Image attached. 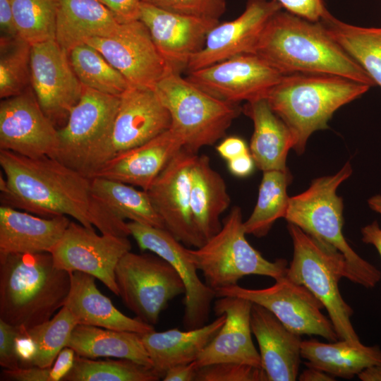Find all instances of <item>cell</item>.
Masks as SVG:
<instances>
[{
    "mask_svg": "<svg viewBox=\"0 0 381 381\" xmlns=\"http://www.w3.org/2000/svg\"><path fill=\"white\" fill-rule=\"evenodd\" d=\"M1 40L20 37L15 23L11 0H0Z\"/></svg>",
    "mask_w": 381,
    "mask_h": 381,
    "instance_id": "7dc6e473",
    "label": "cell"
},
{
    "mask_svg": "<svg viewBox=\"0 0 381 381\" xmlns=\"http://www.w3.org/2000/svg\"><path fill=\"white\" fill-rule=\"evenodd\" d=\"M287 228L293 243V258L286 276L304 286L322 303L339 339L361 342L351 322L353 310L339 288L340 279L346 276L344 257L297 226L288 223Z\"/></svg>",
    "mask_w": 381,
    "mask_h": 381,
    "instance_id": "52a82bcc",
    "label": "cell"
},
{
    "mask_svg": "<svg viewBox=\"0 0 381 381\" xmlns=\"http://www.w3.org/2000/svg\"><path fill=\"white\" fill-rule=\"evenodd\" d=\"M66 346L86 358H125L152 368L140 334L136 332L76 325Z\"/></svg>",
    "mask_w": 381,
    "mask_h": 381,
    "instance_id": "d6a6232c",
    "label": "cell"
},
{
    "mask_svg": "<svg viewBox=\"0 0 381 381\" xmlns=\"http://www.w3.org/2000/svg\"><path fill=\"white\" fill-rule=\"evenodd\" d=\"M195 381H267L262 368L222 362L199 368Z\"/></svg>",
    "mask_w": 381,
    "mask_h": 381,
    "instance_id": "b9f144b4",
    "label": "cell"
},
{
    "mask_svg": "<svg viewBox=\"0 0 381 381\" xmlns=\"http://www.w3.org/2000/svg\"><path fill=\"white\" fill-rule=\"evenodd\" d=\"M68 57L76 76L85 87L121 96L131 85L99 52L87 43L73 48Z\"/></svg>",
    "mask_w": 381,
    "mask_h": 381,
    "instance_id": "8d00e7d4",
    "label": "cell"
},
{
    "mask_svg": "<svg viewBox=\"0 0 381 381\" xmlns=\"http://www.w3.org/2000/svg\"><path fill=\"white\" fill-rule=\"evenodd\" d=\"M0 97L24 92L30 85L31 44L18 37L1 40Z\"/></svg>",
    "mask_w": 381,
    "mask_h": 381,
    "instance_id": "ab89813d",
    "label": "cell"
},
{
    "mask_svg": "<svg viewBox=\"0 0 381 381\" xmlns=\"http://www.w3.org/2000/svg\"><path fill=\"white\" fill-rule=\"evenodd\" d=\"M283 75L262 57L249 53L188 71L186 78L210 95L237 104L265 98Z\"/></svg>",
    "mask_w": 381,
    "mask_h": 381,
    "instance_id": "2e32d148",
    "label": "cell"
},
{
    "mask_svg": "<svg viewBox=\"0 0 381 381\" xmlns=\"http://www.w3.org/2000/svg\"><path fill=\"white\" fill-rule=\"evenodd\" d=\"M131 235L143 251L152 252L167 261L180 276L184 286L183 325L186 329L205 325L216 293L198 274L188 248L165 229L127 223Z\"/></svg>",
    "mask_w": 381,
    "mask_h": 381,
    "instance_id": "5bb4252c",
    "label": "cell"
},
{
    "mask_svg": "<svg viewBox=\"0 0 381 381\" xmlns=\"http://www.w3.org/2000/svg\"><path fill=\"white\" fill-rule=\"evenodd\" d=\"M174 13L219 19L224 13L226 0H141Z\"/></svg>",
    "mask_w": 381,
    "mask_h": 381,
    "instance_id": "7bdbcfd3",
    "label": "cell"
},
{
    "mask_svg": "<svg viewBox=\"0 0 381 381\" xmlns=\"http://www.w3.org/2000/svg\"><path fill=\"white\" fill-rule=\"evenodd\" d=\"M362 241L373 246L381 257V227L377 221L361 229Z\"/></svg>",
    "mask_w": 381,
    "mask_h": 381,
    "instance_id": "816d5d0a",
    "label": "cell"
},
{
    "mask_svg": "<svg viewBox=\"0 0 381 381\" xmlns=\"http://www.w3.org/2000/svg\"><path fill=\"white\" fill-rule=\"evenodd\" d=\"M75 352L70 347L63 349L51 367L18 368L4 369L1 380L13 381H63L74 363Z\"/></svg>",
    "mask_w": 381,
    "mask_h": 381,
    "instance_id": "60d3db41",
    "label": "cell"
},
{
    "mask_svg": "<svg viewBox=\"0 0 381 381\" xmlns=\"http://www.w3.org/2000/svg\"><path fill=\"white\" fill-rule=\"evenodd\" d=\"M351 174V164L347 162L335 174L314 179L307 190L289 198L284 219L339 252L346 262L345 278L372 289L380 281L381 272L351 248L342 231L344 202L337 190Z\"/></svg>",
    "mask_w": 381,
    "mask_h": 381,
    "instance_id": "5b68a950",
    "label": "cell"
},
{
    "mask_svg": "<svg viewBox=\"0 0 381 381\" xmlns=\"http://www.w3.org/2000/svg\"><path fill=\"white\" fill-rule=\"evenodd\" d=\"M253 123L250 152L256 167L262 171L287 170L286 159L293 149L291 133L273 111L266 98L248 102L242 109Z\"/></svg>",
    "mask_w": 381,
    "mask_h": 381,
    "instance_id": "83f0119b",
    "label": "cell"
},
{
    "mask_svg": "<svg viewBox=\"0 0 381 381\" xmlns=\"http://www.w3.org/2000/svg\"><path fill=\"white\" fill-rule=\"evenodd\" d=\"M19 327L0 319V365L4 369L20 368L16 351V338Z\"/></svg>",
    "mask_w": 381,
    "mask_h": 381,
    "instance_id": "ee69618b",
    "label": "cell"
},
{
    "mask_svg": "<svg viewBox=\"0 0 381 381\" xmlns=\"http://www.w3.org/2000/svg\"><path fill=\"white\" fill-rule=\"evenodd\" d=\"M370 87L339 75L292 73L284 75L265 98L289 128L293 149L301 154L315 131L328 128V122L337 110Z\"/></svg>",
    "mask_w": 381,
    "mask_h": 381,
    "instance_id": "277c9868",
    "label": "cell"
},
{
    "mask_svg": "<svg viewBox=\"0 0 381 381\" xmlns=\"http://www.w3.org/2000/svg\"><path fill=\"white\" fill-rule=\"evenodd\" d=\"M30 75V85L42 109L55 126H64L82 95L83 85L68 54L56 40L31 45Z\"/></svg>",
    "mask_w": 381,
    "mask_h": 381,
    "instance_id": "9a60e30c",
    "label": "cell"
},
{
    "mask_svg": "<svg viewBox=\"0 0 381 381\" xmlns=\"http://www.w3.org/2000/svg\"><path fill=\"white\" fill-rule=\"evenodd\" d=\"M3 205L43 217L65 215L102 234L131 235L128 222L111 213L95 195L92 179L56 159L27 157L0 150Z\"/></svg>",
    "mask_w": 381,
    "mask_h": 381,
    "instance_id": "6da1fadb",
    "label": "cell"
},
{
    "mask_svg": "<svg viewBox=\"0 0 381 381\" xmlns=\"http://www.w3.org/2000/svg\"><path fill=\"white\" fill-rule=\"evenodd\" d=\"M155 370L125 358L94 360L75 355L73 367L63 381H157Z\"/></svg>",
    "mask_w": 381,
    "mask_h": 381,
    "instance_id": "74e56055",
    "label": "cell"
},
{
    "mask_svg": "<svg viewBox=\"0 0 381 381\" xmlns=\"http://www.w3.org/2000/svg\"><path fill=\"white\" fill-rule=\"evenodd\" d=\"M183 146L181 139L169 128L140 145L117 154L102 164L92 177L114 180L147 190Z\"/></svg>",
    "mask_w": 381,
    "mask_h": 381,
    "instance_id": "603a6c76",
    "label": "cell"
},
{
    "mask_svg": "<svg viewBox=\"0 0 381 381\" xmlns=\"http://www.w3.org/2000/svg\"><path fill=\"white\" fill-rule=\"evenodd\" d=\"M155 91L169 112L170 128L181 139L183 148L193 154L223 138L242 110L174 71L157 83Z\"/></svg>",
    "mask_w": 381,
    "mask_h": 381,
    "instance_id": "8992f818",
    "label": "cell"
},
{
    "mask_svg": "<svg viewBox=\"0 0 381 381\" xmlns=\"http://www.w3.org/2000/svg\"><path fill=\"white\" fill-rule=\"evenodd\" d=\"M71 272L49 252L0 255V319L30 328L50 320L64 306Z\"/></svg>",
    "mask_w": 381,
    "mask_h": 381,
    "instance_id": "3957f363",
    "label": "cell"
},
{
    "mask_svg": "<svg viewBox=\"0 0 381 381\" xmlns=\"http://www.w3.org/2000/svg\"><path fill=\"white\" fill-rule=\"evenodd\" d=\"M119 102L120 96L83 86L66 123L58 128L59 143L52 157L92 178L102 163Z\"/></svg>",
    "mask_w": 381,
    "mask_h": 381,
    "instance_id": "9c48e42d",
    "label": "cell"
},
{
    "mask_svg": "<svg viewBox=\"0 0 381 381\" xmlns=\"http://www.w3.org/2000/svg\"><path fill=\"white\" fill-rule=\"evenodd\" d=\"M225 320V315L221 314L213 322L198 328L185 331L178 328L162 332L154 329L140 334L152 368L162 379L170 368L196 361Z\"/></svg>",
    "mask_w": 381,
    "mask_h": 381,
    "instance_id": "4316f807",
    "label": "cell"
},
{
    "mask_svg": "<svg viewBox=\"0 0 381 381\" xmlns=\"http://www.w3.org/2000/svg\"><path fill=\"white\" fill-rule=\"evenodd\" d=\"M131 249L128 236L99 235L95 229L71 221L50 253L58 268L92 275L119 296L115 269L122 256Z\"/></svg>",
    "mask_w": 381,
    "mask_h": 381,
    "instance_id": "7c38bea8",
    "label": "cell"
},
{
    "mask_svg": "<svg viewBox=\"0 0 381 381\" xmlns=\"http://www.w3.org/2000/svg\"><path fill=\"white\" fill-rule=\"evenodd\" d=\"M250 326L267 381L296 380L301 358V336L286 328L270 310L253 303Z\"/></svg>",
    "mask_w": 381,
    "mask_h": 381,
    "instance_id": "cb8c5ba5",
    "label": "cell"
},
{
    "mask_svg": "<svg viewBox=\"0 0 381 381\" xmlns=\"http://www.w3.org/2000/svg\"><path fill=\"white\" fill-rule=\"evenodd\" d=\"M20 38L31 45L56 40L55 0H11Z\"/></svg>",
    "mask_w": 381,
    "mask_h": 381,
    "instance_id": "f35d334b",
    "label": "cell"
},
{
    "mask_svg": "<svg viewBox=\"0 0 381 381\" xmlns=\"http://www.w3.org/2000/svg\"><path fill=\"white\" fill-rule=\"evenodd\" d=\"M119 296L144 322L154 325L170 301L184 294V284L164 259L150 253L127 252L115 269Z\"/></svg>",
    "mask_w": 381,
    "mask_h": 381,
    "instance_id": "30bf717a",
    "label": "cell"
},
{
    "mask_svg": "<svg viewBox=\"0 0 381 381\" xmlns=\"http://www.w3.org/2000/svg\"><path fill=\"white\" fill-rule=\"evenodd\" d=\"M70 222L65 215L43 217L2 205L0 255L50 253Z\"/></svg>",
    "mask_w": 381,
    "mask_h": 381,
    "instance_id": "d4e9b609",
    "label": "cell"
},
{
    "mask_svg": "<svg viewBox=\"0 0 381 381\" xmlns=\"http://www.w3.org/2000/svg\"><path fill=\"white\" fill-rule=\"evenodd\" d=\"M362 381H381V364L371 365L357 375Z\"/></svg>",
    "mask_w": 381,
    "mask_h": 381,
    "instance_id": "db71d44e",
    "label": "cell"
},
{
    "mask_svg": "<svg viewBox=\"0 0 381 381\" xmlns=\"http://www.w3.org/2000/svg\"><path fill=\"white\" fill-rule=\"evenodd\" d=\"M171 125L169 112L155 90L130 85L120 96L112 132L101 166L117 154L140 145L167 131Z\"/></svg>",
    "mask_w": 381,
    "mask_h": 381,
    "instance_id": "d6986e66",
    "label": "cell"
},
{
    "mask_svg": "<svg viewBox=\"0 0 381 381\" xmlns=\"http://www.w3.org/2000/svg\"><path fill=\"white\" fill-rule=\"evenodd\" d=\"M104 6L119 23L140 20L141 0H97Z\"/></svg>",
    "mask_w": 381,
    "mask_h": 381,
    "instance_id": "bcb514c9",
    "label": "cell"
},
{
    "mask_svg": "<svg viewBox=\"0 0 381 381\" xmlns=\"http://www.w3.org/2000/svg\"><path fill=\"white\" fill-rule=\"evenodd\" d=\"M85 43L99 52L131 85L155 90L157 83L174 71L140 20L121 23L111 35L92 38Z\"/></svg>",
    "mask_w": 381,
    "mask_h": 381,
    "instance_id": "4fadbf2b",
    "label": "cell"
},
{
    "mask_svg": "<svg viewBox=\"0 0 381 381\" xmlns=\"http://www.w3.org/2000/svg\"><path fill=\"white\" fill-rule=\"evenodd\" d=\"M56 41L68 54L75 47L95 37L111 35L119 23L97 0H55Z\"/></svg>",
    "mask_w": 381,
    "mask_h": 381,
    "instance_id": "f1b7e54d",
    "label": "cell"
},
{
    "mask_svg": "<svg viewBox=\"0 0 381 381\" xmlns=\"http://www.w3.org/2000/svg\"><path fill=\"white\" fill-rule=\"evenodd\" d=\"M76 325L75 318L64 306L48 321L30 328L19 327L16 351L20 368L51 367L66 347Z\"/></svg>",
    "mask_w": 381,
    "mask_h": 381,
    "instance_id": "4dcf8cb0",
    "label": "cell"
},
{
    "mask_svg": "<svg viewBox=\"0 0 381 381\" xmlns=\"http://www.w3.org/2000/svg\"><path fill=\"white\" fill-rule=\"evenodd\" d=\"M301 357L307 361V367L334 377L351 379L364 369L381 364V349L376 345L369 346L343 339L331 343L312 339L302 341Z\"/></svg>",
    "mask_w": 381,
    "mask_h": 381,
    "instance_id": "1f68e13d",
    "label": "cell"
},
{
    "mask_svg": "<svg viewBox=\"0 0 381 381\" xmlns=\"http://www.w3.org/2000/svg\"><path fill=\"white\" fill-rule=\"evenodd\" d=\"M140 20L147 28L158 51L174 71L187 68L203 48L207 36L219 19L171 12L141 3Z\"/></svg>",
    "mask_w": 381,
    "mask_h": 381,
    "instance_id": "ffe728a7",
    "label": "cell"
},
{
    "mask_svg": "<svg viewBox=\"0 0 381 381\" xmlns=\"http://www.w3.org/2000/svg\"><path fill=\"white\" fill-rule=\"evenodd\" d=\"M369 207L374 212L381 215V195L377 194L371 196L368 200Z\"/></svg>",
    "mask_w": 381,
    "mask_h": 381,
    "instance_id": "11a10c76",
    "label": "cell"
},
{
    "mask_svg": "<svg viewBox=\"0 0 381 381\" xmlns=\"http://www.w3.org/2000/svg\"><path fill=\"white\" fill-rule=\"evenodd\" d=\"M216 150L226 162L250 152L246 141L237 136L224 138L217 145Z\"/></svg>",
    "mask_w": 381,
    "mask_h": 381,
    "instance_id": "c3c4849f",
    "label": "cell"
},
{
    "mask_svg": "<svg viewBox=\"0 0 381 381\" xmlns=\"http://www.w3.org/2000/svg\"><path fill=\"white\" fill-rule=\"evenodd\" d=\"M300 381H332L334 377L315 368L308 367L299 375Z\"/></svg>",
    "mask_w": 381,
    "mask_h": 381,
    "instance_id": "f5cc1de1",
    "label": "cell"
},
{
    "mask_svg": "<svg viewBox=\"0 0 381 381\" xmlns=\"http://www.w3.org/2000/svg\"><path fill=\"white\" fill-rule=\"evenodd\" d=\"M282 8L277 0H247L244 11L238 18L219 23L210 30L202 50L190 60L188 71L254 53L267 23Z\"/></svg>",
    "mask_w": 381,
    "mask_h": 381,
    "instance_id": "44dd1931",
    "label": "cell"
},
{
    "mask_svg": "<svg viewBox=\"0 0 381 381\" xmlns=\"http://www.w3.org/2000/svg\"><path fill=\"white\" fill-rule=\"evenodd\" d=\"M291 179L288 169L263 171L256 204L243 222L247 234L265 236L278 219L284 218L290 198L287 187Z\"/></svg>",
    "mask_w": 381,
    "mask_h": 381,
    "instance_id": "d590c367",
    "label": "cell"
},
{
    "mask_svg": "<svg viewBox=\"0 0 381 381\" xmlns=\"http://www.w3.org/2000/svg\"><path fill=\"white\" fill-rule=\"evenodd\" d=\"M198 368L195 361L170 368L162 378L164 381H195Z\"/></svg>",
    "mask_w": 381,
    "mask_h": 381,
    "instance_id": "f907efd6",
    "label": "cell"
},
{
    "mask_svg": "<svg viewBox=\"0 0 381 381\" xmlns=\"http://www.w3.org/2000/svg\"><path fill=\"white\" fill-rule=\"evenodd\" d=\"M267 288L248 289L238 284L215 290L216 296H235L249 300L270 310L289 331L318 335L329 341L339 339L334 328L321 312L322 303L304 286L286 274Z\"/></svg>",
    "mask_w": 381,
    "mask_h": 381,
    "instance_id": "8fae6325",
    "label": "cell"
},
{
    "mask_svg": "<svg viewBox=\"0 0 381 381\" xmlns=\"http://www.w3.org/2000/svg\"><path fill=\"white\" fill-rule=\"evenodd\" d=\"M252 305L243 298L218 297L214 310L217 315H225V322L195 361L198 368L222 362L262 368L260 353L252 340Z\"/></svg>",
    "mask_w": 381,
    "mask_h": 381,
    "instance_id": "7402d4cb",
    "label": "cell"
},
{
    "mask_svg": "<svg viewBox=\"0 0 381 381\" xmlns=\"http://www.w3.org/2000/svg\"><path fill=\"white\" fill-rule=\"evenodd\" d=\"M198 154L177 152L146 190L165 229L187 246L198 248L206 240L199 232L190 208V174Z\"/></svg>",
    "mask_w": 381,
    "mask_h": 381,
    "instance_id": "e0dca14e",
    "label": "cell"
},
{
    "mask_svg": "<svg viewBox=\"0 0 381 381\" xmlns=\"http://www.w3.org/2000/svg\"><path fill=\"white\" fill-rule=\"evenodd\" d=\"M190 208L195 224L207 241L222 228V214L231 199L222 176L206 155H197L190 174Z\"/></svg>",
    "mask_w": 381,
    "mask_h": 381,
    "instance_id": "f546056e",
    "label": "cell"
},
{
    "mask_svg": "<svg viewBox=\"0 0 381 381\" xmlns=\"http://www.w3.org/2000/svg\"><path fill=\"white\" fill-rule=\"evenodd\" d=\"M255 167L256 165L250 152L227 161L229 172L238 178L250 176L253 172Z\"/></svg>",
    "mask_w": 381,
    "mask_h": 381,
    "instance_id": "681fc988",
    "label": "cell"
},
{
    "mask_svg": "<svg viewBox=\"0 0 381 381\" xmlns=\"http://www.w3.org/2000/svg\"><path fill=\"white\" fill-rule=\"evenodd\" d=\"M241 207L234 206L222 222L221 229L198 248H188L205 283L214 291L237 284L251 274L273 278L286 274L284 259L270 261L255 249L246 238Z\"/></svg>",
    "mask_w": 381,
    "mask_h": 381,
    "instance_id": "ba28073f",
    "label": "cell"
},
{
    "mask_svg": "<svg viewBox=\"0 0 381 381\" xmlns=\"http://www.w3.org/2000/svg\"><path fill=\"white\" fill-rule=\"evenodd\" d=\"M95 277L71 272V287L64 303L78 325L144 334L154 330L152 325L121 313L97 287Z\"/></svg>",
    "mask_w": 381,
    "mask_h": 381,
    "instance_id": "484cf974",
    "label": "cell"
},
{
    "mask_svg": "<svg viewBox=\"0 0 381 381\" xmlns=\"http://www.w3.org/2000/svg\"><path fill=\"white\" fill-rule=\"evenodd\" d=\"M95 195L116 217L121 220L165 229L147 193L122 182L92 177Z\"/></svg>",
    "mask_w": 381,
    "mask_h": 381,
    "instance_id": "e575fe53",
    "label": "cell"
},
{
    "mask_svg": "<svg viewBox=\"0 0 381 381\" xmlns=\"http://www.w3.org/2000/svg\"><path fill=\"white\" fill-rule=\"evenodd\" d=\"M254 54L283 75L327 74L375 83L322 25L280 10L268 21Z\"/></svg>",
    "mask_w": 381,
    "mask_h": 381,
    "instance_id": "7a4b0ae2",
    "label": "cell"
},
{
    "mask_svg": "<svg viewBox=\"0 0 381 381\" xmlns=\"http://www.w3.org/2000/svg\"><path fill=\"white\" fill-rule=\"evenodd\" d=\"M58 128L44 114L30 90L0 104V150L37 158L53 157Z\"/></svg>",
    "mask_w": 381,
    "mask_h": 381,
    "instance_id": "ac0fdd59",
    "label": "cell"
},
{
    "mask_svg": "<svg viewBox=\"0 0 381 381\" xmlns=\"http://www.w3.org/2000/svg\"><path fill=\"white\" fill-rule=\"evenodd\" d=\"M332 38L381 87V28L348 24L329 11L319 21Z\"/></svg>",
    "mask_w": 381,
    "mask_h": 381,
    "instance_id": "836d02e7",
    "label": "cell"
},
{
    "mask_svg": "<svg viewBox=\"0 0 381 381\" xmlns=\"http://www.w3.org/2000/svg\"><path fill=\"white\" fill-rule=\"evenodd\" d=\"M286 11L313 22L320 21L328 12L324 0H277Z\"/></svg>",
    "mask_w": 381,
    "mask_h": 381,
    "instance_id": "f6af8a7d",
    "label": "cell"
}]
</instances>
